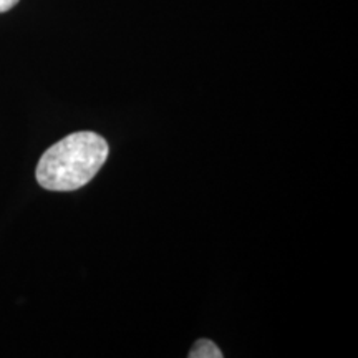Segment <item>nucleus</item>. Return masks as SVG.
Listing matches in <instances>:
<instances>
[{
    "instance_id": "nucleus-2",
    "label": "nucleus",
    "mask_w": 358,
    "mask_h": 358,
    "mask_svg": "<svg viewBox=\"0 0 358 358\" xmlns=\"http://www.w3.org/2000/svg\"><path fill=\"white\" fill-rule=\"evenodd\" d=\"M191 358H222V352L219 350L216 343L211 340L203 338L196 342V345L191 348L189 352Z\"/></svg>"
},
{
    "instance_id": "nucleus-1",
    "label": "nucleus",
    "mask_w": 358,
    "mask_h": 358,
    "mask_svg": "<svg viewBox=\"0 0 358 358\" xmlns=\"http://www.w3.org/2000/svg\"><path fill=\"white\" fill-rule=\"evenodd\" d=\"M108 158V143L100 134L78 131L55 143L37 166L38 185L48 191H75L88 185Z\"/></svg>"
},
{
    "instance_id": "nucleus-3",
    "label": "nucleus",
    "mask_w": 358,
    "mask_h": 358,
    "mask_svg": "<svg viewBox=\"0 0 358 358\" xmlns=\"http://www.w3.org/2000/svg\"><path fill=\"white\" fill-rule=\"evenodd\" d=\"M19 3V0H0V13L10 10L12 7H15Z\"/></svg>"
}]
</instances>
